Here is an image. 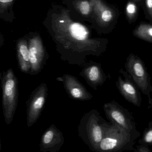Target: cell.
Returning <instances> with one entry per match:
<instances>
[{"mask_svg": "<svg viewBox=\"0 0 152 152\" xmlns=\"http://www.w3.org/2000/svg\"><path fill=\"white\" fill-rule=\"evenodd\" d=\"M60 23H64V21H60Z\"/></svg>", "mask_w": 152, "mask_h": 152, "instance_id": "21", "label": "cell"}, {"mask_svg": "<svg viewBox=\"0 0 152 152\" xmlns=\"http://www.w3.org/2000/svg\"><path fill=\"white\" fill-rule=\"evenodd\" d=\"M138 5L130 0L128 1L126 7V15L127 19L129 23L135 22L137 17L138 13Z\"/></svg>", "mask_w": 152, "mask_h": 152, "instance_id": "13", "label": "cell"}, {"mask_svg": "<svg viewBox=\"0 0 152 152\" xmlns=\"http://www.w3.org/2000/svg\"><path fill=\"white\" fill-rule=\"evenodd\" d=\"M133 151L135 152H151L148 145L141 144L137 146L136 148H134Z\"/></svg>", "mask_w": 152, "mask_h": 152, "instance_id": "17", "label": "cell"}, {"mask_svg": "<svg viewBox=\"0 0 152 152\" xmlns=\"http://www.w3.org/2000/svg\"><path fill=\"white\" fill-rule=\"evenodd\" d=\"M80 10L82 14L84 15H88L90 11V5L88 1H83L81 3Z\"/></svg>", "mask_w": 152, "mask_h": 152, "instance_id": "16", "label": "cell"}, {"mask_svg": "<svg viewBox=\"0 0 152 152\" xmlns=\"http://www.w3.org/2000/svg\"><path fill=\"white\" fill-rule=\"evenodd\" d=\"M103 108L107 118L112 123L124 129L137 138L140 137L134 118L128 109L114 100L105 103Z\"/></svg>", "mask_w": 152, "mask_h": 152, "instance_id": "5", "label": "cell"}, {"mask_svg": "<svg viewBox=\"0 0 152 152\" xmlns=\"http://www.w3.org/2000/svg\"><path fill=\"white\" fill-rule=\"evenodd\" d=\"M48 90L47 84L42 83L31 93L26 103L28 127L34 125L40 116L48 96Z\"/></svg>", "mask_w": 152, "mask_h": 152, "instance_id": "6", "label": "cell"}, {"mask_svg": "<svg viewBox=\"0 0 152 152\" xmlns=\"http://www.w3.org/2000/svg\"><path fill=\"white\" fill-rule=\"evenodd\" d=\"M125 70L140 91L148 98V108L152 107V85L151 77L145 63L137 56L131 53L124 64Z\"/></svg>", "mask_w": 152, "mask_h": 152, "instance_id": "4", "label": "cell"}, {"mask_svg": "<svg viewBox=\"0 0 152 152\" xmlns=\"http://www.w3.org/2000/svg\"><path fill=\"white\" fill-rule=\"evenodd\" d=\"M12 1H13V0H0V1L2 3H7Z\"/></svg>", "mask_w": 152, "mask_h": 152, "instance_id": "19", "label": "cell"}, {"mask_svg": "<svg viewBox=\"0 0 152 152\" xmlns=\"http://www.w3.org/2000/svg\"><path fill=\"white\" fill-rule=\"evenodd\" d=\"M64 88L71 99L80 101L90 100L93 96L76 77L71 75L65 74L63 76Z\"/></svg>", "mask_w": 152, "mask_h": 152, "instance_id": "9", "label": "cell"}, {"mask_svg": "<svg viewBox=\"0 0 152 152\" xmlns=\"http://www.w3.org/2000/svg\"><path fill=\"white\" fill-rule=\"evenodd\" d=\"M80 75L95 90L103 85L107 78L100 64L93 62L86 65L81 71Z\"/></svg>", "mask_w": 152, "mask_h": 152, "instance_id": "10", "label": "cell"}, {"mask_svg": "<svg viewBox=\"0 0 152 152\" xmlns=\"http://www.w3.org/2000/svg\"><path fill=\"white\" fill-rule=\"evenodd\" d=\"M120 73L123 75L118 77L115 85L121 96L135 106L140 107L142 102L141 93L137 84L127 71L121 68Z\"/></svg>", "mask_w": 152, "mask_h": 152, "instance_id": "7", "label": "cell"}, {"mask_svg": "<svg viewBox=\"0 0 152 152\" xmlns=\"http://www.w3.org/2000/svg\"><path fill=\"white\" fill-rule=\"evenodd\" d=\"M64 143L62 132L52 124L42 134L40 142V150L42 152H57Z\"/></svg>", "mask_w": 152, "mask_h": 152, "instance_id": "8", "label": "cell"}, {"mask_svg": "<svg viewBox=\"0 0 152 152\" xmlns=\"http://www.w3.org/2000/svg\"><path fill=\"white\" fill-rule=\"evenodd\" d=\"M138 143L152 146V121L148 123V127L144 130L142 137L138 140Z\"/></svg>", "mask_w": 152, "mask_h": 152, "instance_id": "14", "label": "cell"}, {"mask_svg": "<svg viewBox=\"0 0 152 152\" xmlns=\"http://www.w3.org/2000/svg\"><path fill=\"white\" fill-rule=\"evenodd\" d=\"M135 37L143 40L152 42V25L141 23L133 31Z\"/></svg>", "mask_w": 152, "mask_h": 152, "instance_id": "11", "label": "cell"}, {"mask_svg": "<svg viewBox=\"0 0 152 152\" xmlns=\"http://www.w3.org/2000/svg\"><path fill=\"white\" fill-rule=\"evenodd\" d=\"M142 7L148 19L152 21V0H142Z\"/></svg>", "mask_w": 152, "mask_h": 152, "instance_id": "15", "label": "cell"}, {"mask_svg": "<svg viewBox=\"0 0 152 152\" xmlns=\"http://www.w3.org/2000/svg\"><path fill=\"white\" fill-rule=\"evenodd\" d=\"M2 93V108L6 124H10L14 119L18 104V81L12 68L1 73Z\"/></svg>", "mask_w": 152, "mask_h": 152, "instance_id": "3", "label": "cell"}, {"mask_svg": "<svg viewBox=\"0 0 152 152\" xmlns=\"http://www.w3.org/2000/svg\"><path fill=\"white\" fill-rule=\"evenodd\" d=\"M137 139L124 129L106 122L103 139L95 152H121L133 150Z\"/></svg>", "mask_w": 152, "mask_h": 152, "instance_id": "1", "label": "cell"}, {"mask_svg": "<svg viewBox=\"0 0 152 152\" xmlns=\"http://www.w3.org/2000/svg\"><path fill=\"white\" fill-rule=\"evenodd\" d=\"M69 30L72 37L78 40H84L87 39L88 34L87 29L78 23H74L71 25Z\"/></svg>", "mask_w": 152, "mask_h": 152, "instance_id": "12", "label": "cell"}, {"mask_svg": "<svg viewBox=\"0 0 152 152\" xmlns=\"http://www.w3.org/2000/svg\"><path fill=\"white\" fill-rule=\"evenodd\" d=\"M106 122L96 109L86 113L81 119L78 135L91 151L95 152L103 139Z\"/></svg>", "mask_w": 152, "mask_h": 152, "instance_id": "2", "label": "cell"}, {"mask_svg": "<svg viewBox=\"0 0 152 152\" xmlns=\"http://www.w3.org/2000/svg\"><path fill=\"white\" fill-rule=\"evenodd\" d=\"M56 80H57L58 81H61L62 82H63V76L61 77H57V78H56Z\"/></svg>", "mask_w": 152, "mask_h": 152, "instance_id": "20", "label": "cell"}, {"mask_svg": "<svg viewBox=\"0 0 152 152\" xmlns=\"http://www.w3.org/2000/svg\"><path fill=\"white\" fill-rule=\"evenodd\" d=\"M132 1L136 2L138 6L142 7V0H132Z\"/></svg>", "mask_w": 152, "mask_h": 152, "instance_id": "18", "label": "cell"}]
</instances>
